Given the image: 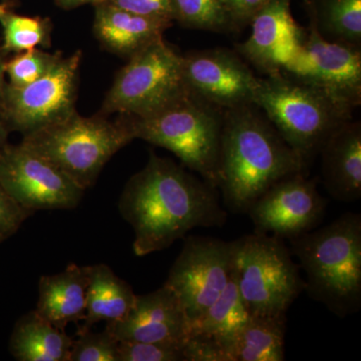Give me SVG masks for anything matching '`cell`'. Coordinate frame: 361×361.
<instances>
[{
    "label": "cell",
    "mask_w": 361,
    "mask_h": 361,
    "mask_svg": "<svg viewBox=\"0 0 361 361\" xmlns=\"http://www.w3.org/2000/svg\"><path fill=\"white\" fill-rule=\"evenodd\" d=\"M307 167L267 118L253 104L225 110L219 158V183L226 210L247 214L279 180Z\"/></svg>",
    "instance_id": "obj_2"
},
{
    "label": "cell",
    "mask_w": 361,
    "mask_h": 361,
    "mask_svg": "<svg viewBox=\"0 0 361 361\" xmlns=\"http://www.w3.org/2000/svg\"><path fill=\"white\" fill-rule=\"evenodd\" d=\"M305 273L304 292L339 318L361 308V215L346 212L331 223L288 240Z\"/></svg>",
    "instance_id": "obj_3"
},
{
    "label": "cell",
    "mask_w": 361,
    "mask_h": 361,
    "mask_svg": "<svg viewBox=\"0 0 361 361\" xmlns=\"http://www.w3.org/2000/svg\"><path fill=\"white\" fill-rule=\"evenodd\" d=\"M217 190L175 161L151 153L118 202L121 215L134 229L135 255L165 250L195 228L223 227L228 211Z\"/></svg>",
    "instance_id": "obj_1"
},
{
    "label": "cell",
    "mask_w": 361,
    "mask_h": 361,
    "mask_svg": "<svg viewBox=\"0 0 361 361\" xmlns=\"http://www.w3.org/2000/svg\"><path fill=\"white\" fill-rule=\"evenodd\" d=\"M1 243H2V242H1V241H0V244H1Z\"/></svg>",
    "instance_id": "obj_38"
},
{
    "label": "cell",
    "mask_w": 361,
    "mask_h": 361,
    "mask_svg": "<svg viewBox=\"0 0 361 361\" xmlns=\"http://www.w3.org/2000/svg\"><path fill=\"white\" fill-rule=\"evenodd\" d=\"M250 315V310L240 293L236 278L232 271L231 278L224 290L206 311L203 317L192 324L191 331L213 337L229 353L234 361L233 349Z\"/></svg>",
    "instance_id": "obj_22"
},
{
    "label": "cell",
    "mask_w": 361,
    "mask_h": 361,
    "mask_svg": "<svg viewBox=\"0 0 361 361\" xmlns=\"http://www.w3.org/2000/svg\"><path fill=\"white\" fill-rule=\"evenodd\" d=\"M252 104L264 111L306 166L320 153L329 135L350 121L353 111L322 90L282 73L258 78Z\"/></svg>",
    "instance_id": "obj_4"
},
{
    "label": "cell",
    "mask_w": 361,
    "mask_h": 361,
    "mask_svg": "<svg viewBox=\"0 0 361 361\" xmlns=\"http://www.w3.org/2000/svg\"><path fill=\"white\" fill-rule=\"evenodd\" d=\"M183 73L190 94L217 109L253 104L258 78L226 49L193 52L183 56Z\"/></svg>",
    "instance_id": "obj_14"
},
{
    "label": "cell",
    "mask_w": 361,
    "mask_h": 361,
    "mask_svg": "<svg viewBox=\"0 0 361 361\" xmlns=\"http://www.w3.org/2000/svg\"><path fill=\"white\" fill-rule=\"evenodd\" d=\"M0 186L16 203L32 213L77 208L85 191L23 142L7 144L2 151Z\"/></svg>",
    "instance_id": "obj_11"
},
{
    "label": "cell",
    "mask_w": 361,
    "mask_h": 361,
    "mask_svg": "<svg viewBox=\"0 0 361 361\" xmlns=\"http://www.w3.org/2000/svg\"><path fill=\"white\" fill-rule=\"evenodd\" d=\"M73 339L32 310L16 322L9 351L18 361H68Z\"/></svg>",
    "instance_id": "obj_21"
},
{
    "label": "cell",
    "mask_w": 361,
    "mask_h": 361,
    "mask_svg": "<svg viewBox=\"0 0 361 361\" xmlns=\"http://www.w3.org/2000/svg\"><path fill=\"white\" fill-rule=\"evenodd\" d=\"M184 345L118 341V361H184Z\"/></svg>",
    "instance_id": "obj_29"
},
{
    "label": "cell",
    "mask_w": 361,
    "mask_h": 361,
    "mask_svg": "<svg viewBox=\"0 0 361 361\" xmlns=\"http://www.w3.org/2000/svg\"><path fill=\"white\" fill-rule=\"evenodd\" d=\"M61 1L65 2L66 4H85V2L94 1V0H61Z\"/></svg>",
    "instance_id": "obj_36"
},
{
    "label": "cell",
    "mask_w": 361,
    "mask_h": 361,
    "mask_svg": "<svg viewBox=\"0 0 361 361\" xmlns=\"http://www.w3.org/2000/svg\"><path fill=\"white\" fill-rule=\"evenodd\" d=\"M233 26L251 23L255 14L269 0H221Z\"/></svg>",
    "instance_id": "obj_33"
},
{
    "label": "cell",
    "mask_w": 361,
    "mask_h": 361,
    "mask_svg": "<svg viewBox=\"0 0 361 361\" xmlns=\"http://www.w3.org/2000/svg\"><path fill=\"white\" fill-rule=\"evenodd\" d=\"M134 140L126 116L111 122L104 116L85 118L75 111L61 122L25 135L23 142L87 190L106 163Z\"/></svg>",
    "instance_id": "obj_5"
},
{
    "label": "cell",
    "mask_w": 361,
    "mask_h": 361,
    "mask_svg": "<svg viewBox=\"0 0 361 361\" xmlns=\"http://www.w3.org/2000/svg\"><path fill=\"white\" fill-rule=\"evenodd\" d=\"M8 130L6 129V126L0 122V155L2 151L6 148L7 142V137H8Z\"/></svg>",
    "instance_id": "obj_35"
},
{
    "label": "cell",
    "mask_w": 361,
    "mask_h": 361,
    "mask_svg": "<svg viewBox=\"0 0 361 361\" xmlns=\"http://www.w3.org/2000/svg\"><path fill=\"white\" fill-rule=\"evenodd\" d=\"M82 51L61 58L44 77L23 87L6 84L0 122L8 132L33 134L75 111Z\"/></svg>",
    "instance_id": "obj_9"
},
{
    "label": "cell",
    "mask_w": 361,
    "mask_h": 361,
    "mask_svg": "<svg viewBox=\"0 0 361 361\" xmlns=\"http://www.w3.org/2000/svg\"><path fill=\"white\" fill-rule=\"evenodd\" d=\"M314 23L323 37L357 47L361 40V0H324Z\"/></svg>",
    "instance_id": "obj_24"
},
{
    "label": "cell",
    "mask_w": 361,
    "mask_h": 361,
    "mask_svg": "<svg viewBox=\"0 0 361 361\" xmlns=\"http://www.w3.org/2000/svg\"><path fill=\"white\" fill-rule=\"evenodd\" d=\"M106 2L137 16L170 21L176 20L174 0H106Z\"/></svg>",
    "instance_id": "obj_31"
},
{
    "label": "cell",
    "mask_w": 361,
    "mask_h": 361,
    "mask_svg": "<svg viewBox=\"0 0 361 361\" xmlns=\"http://www.w3.org/2000/svg\"><path fill=\"white\" fill-rule=\"evenodd\" d=\"M104 329L118 341L185 345L191 323L179 297L164 284L151 293L135 296L129 314L120 322L106 323Z\"/></svg>",
    "instance_id": "obj_15"
},
{
    "label": "cell",
    "mask_w": 361,
    "mask_h": 361,
    "mask_svg": "<svg viewBox=\"0 0 361 361\" xmlns=\"http://www.w3.org/2000/svg\"><path fill=\"white\" fill-rule=\"evenodd\" d=\"M68 361H118V341L106 329L104 331H78Z\"/></svg>",
    "instance_id": "obj_28"
},
{
    "label": "cell",
    "mask_w": 361,
    "mask_h": 361,
    "mask_svg": "<svg viewBox=\"0 0 361 361\" xmlns=\"http://www.w3.org/2000/svg\"><path fill=\"white\" fill-rule=\"evenodd\" d=\"M90 275V266L70 264L63 272L40 277L37 312L61 331L70 323L82 322Z\"/></svg>",
    "instance_id": "obj_18"
},
{
    "label": "cell",
    "mask_w": 361,
    "mask_h": 361,
    "mask_svg": "<svg viewBox=\"0 0 361 361\" xmlns=\"http://www.w3.org/2000/svg\"><path fill=\"white\" fill-rule=\"evenodd\" d=\"M286 314H251L240 332L234 361L285 360Z\"/></svg>",
    "instance_id": "obj_23"
},
{
    "label": "cell",
    "mask_w": 361,
    "mask_h": 361,
    "mask_svg": "<svg viewBox=\"0 0 361 361\" xmlns=\"http://www.w3.org/2000/svg\"><path fill=\"white\" fill-rule=\"evenodd\" d=\"M8 11V6L7 4H0V16Z\"/></svg>",
    "instance_id": "obj_37"
},
{
    "label": "cell",
    "mask_w": 361,
    "mask_h": 361,
    "mask_svg": "<svg viewBox=\"0 0 361 361\" xmlns=\"http://www.w3.org/2000/svg\"><path fill=\"white\" fill-rule=\"evenodd\" d=\"M337 104L353 111L361 103V52L356 45L332 42L318 30L314 20L304 33L300 63L293 75Z\"/></svg>",
    "instance_id": "obj_13"
},
{
    "label": "cell",
    "mask_w": 361,
    "mask_h": 361,
    "mask_svg": "<svg viewBox=\"0 0 361 361\" xmlns=\"http://www.w3.org/2000/svg\"><path fill=\"white\" fill-rule=\"evenodd\" d=\"M323 186L331 198L353 203L361 198V126L344 123L323 145Z\"/></svg>",
    "instance_id": "obj_17"
},
{
    "label": "cell",
    "mask_w": 361,
    "mask_h": 361,
    "mask_svg": "<svg viewBox=\"0 0 361 361\" xmlns=\"http://www.w3.org/2000/svg\"><path fill=\"white\" fill-rule=\"evenodd\" d=\"M128 118L135 139L172 152L218 189L223 116L217 108L190 97L155 116Z\"/></svg>",
    "instance_id": "obj_6"
},
{
    "label": "cell",
    "mask_w": 361,
    "mask_h": 361,
    "mask_svg": "<svg viewBox=\"0 0 361 361\" xmlns=\"http://www.w3.org/2000/svg\"><path fill=\"white\" fill-rule=\"evenodd\" d=\"M32 214L16 203L0 186V241L13 236Z\"/></svg>",
    "instance_id": "obj_32"
},
{
    "label": "cell",
    "mask_w": 361,
    "mask_h": 361,
    "mask_svg": "<svg viewBox=\"0 0 361 361\" xmlns=\"http://www.w3.org/2000/svg\"><path fill=\"white\" fill-rule=\"evenodd\" d=\"M4 51H2L1 47H0V116H1L2 102H4V89H6V82H4V63L6 61L4 59Z\"/></svg>",
    "instance_id": "obj_34"
},
{
    "label": "cell",
    "mask_w": 361,
    "mask_h": 361,
    "mask_svg": "<svg viewBox=\"0 0 361 361\" xmlns=\"http://www.w3.org/2000/svg\"><path fill=\"white\" fill-rule=\"evenodd\" d=\"M176 20L195 30L225 32L233 25L221 0H174Z\"/></svg>",
    "instance_id": "obj_26"
},
{
    "label": "cell",
    "mask_w": 361,
    "mask_h": 361,
    "mask_svg": "<svg viewBox=\"0 0 361 361\" xmlns=\"http://www.w3.org/2000/svg\"><path fill=\"white\" fill-rule=\"evenodd\" d=\"M190 97L183 73V56L161 39L130 56L118 71L103 111L145 118Z\"/></svg>",
    "instance_id": "obj_8"
},
{
    "label": "cell",
    "mask_w": 361,
    "mask_h": 361,
    "mask_svg": "<svg viewBox=\"0 0 361 361\" xmlns=\"http://www.w3.org/2000/svg\"><path fill=\"white\" fill-rule=\"evenodd\" d=\"M290 0H269L251 20L250 37L238 45L240 54L268 75H277L290 58L304 32L290 13Z\"/></svg>",
    "instance_id": "obj_16"
},
{
    "label": "cell",
    "mask_w": 361,
    "mask_h": 361,
    "mask_svg": "<svg viewBox=\"0 0 361 361\" xmlns=\"http://www.w3.org/2000/svg\"><path fill=\"white\" fill-rule=\"evenodd\" d=\"M233 272L251 314H286L305 289L290 249L272 235L234 240Z\"/></svg>",
    "instance_id": "obj_7"
},
{
    "label": "cell",
    "mask_w": 361,
    "mask_h": 361,
    "mask_svg": "<svg viewBox=\"0 0 361 361\" xmlns=\"http://www.w3.org/2000/svg\"><path fill=\"white\" fill-rule=\"evenodd\" d=\"M183 353L184 361H233L219 342L199 332H190Z\"/></svg>",
    "instance_id": "obj_30"
},
{
    "label": "cell",
    "mask_w": 361,
    "mask_h": 361,
    "mask_svg": "<svg viewBox=\"0 0 361 361\" xmlns=\"http://www.w3.org/2000/svg\"><path fill=\"white\" fill-rule=\"evenodd\" d=\"M135 296L132 286L116 276L108 265L90 266L85 315L78 331L92 329L99 322L123 319L134 306Z\"/></svg>",
    "instance_id": "obj_20"
},
{
    "label": "cell",
    "mask_w": 361,
    "mask_h": 361,
    "mask_svg": "<svg viewBox=\"0 0 361 361\" xmlns=\"http://www.w3.org/2000/svg\"><path fill=\"white\" fill-rule=\"evenodd\" d=\"M233 261L234 241L203 236L185 239L164 284L179 297L191 326L203 317L227 286Z\"/></svg>",
    "instance_id": "obj_10"
},
{
    "label": "cell",
    "mask_w": 361,
    "mask_h": 361,
    "mask_svg": "<svg viewBox=\"0 0 361 361\" xmlns=\"http://www.w3.org/2000/svg\"><path fill=\"white\" fill-rule=\"evenodd\" d=\"M61 58V52L51 54L42 49L16 54L4 63V71L9 78L8 84L13 87L32 84L49 73Z\"/></svg>",
    "instance_id": "obj_27"
},
{
    "label": "cell",
    "mask_w": 361,
    "mask_h": 361,
    "mask_svg": "<svg viewBox=\"0 0 361 361\" xmlns=\"http://www.w3.org/2000/svg\"><path fill=\"white\" fill-rule=\"evenodd\" d=\"M172 21L147 18L104 4L97 8L94 35L99 42L118 56H134L144 47L163 39Z\"/></svg>",
    "instance_id": "obj_19"
},
{
    "label": "cell",
    "mask_w": 361,
    "mask_h": 361,
    "mask_svg": "<svg viewBox=\"0 0 361 361\" xmlns=\"http://www.w3.org/2000/svg\"><path fill=\"white\" fill-rule=\"evenodd\" d=\"M4 33L1 49L4 54L32 51L51 45V25L39 18L18 16L6 11L0 16Z\"/></svg>",
    "instance_id": "obj_25"
},
{
    "label": "cell",
    "mask_w": 361,
    "mask_h": 361,
    "mask_svg": "<svg viewBox=\"0 0 361 361\" xmlns=\"http://www.w3.org/2000/svg\"><path fill=\"white\" fill-rule=\"evenodd\" d=\"M327 201L317 180L298 173L279 180L258 199L247 215L256 234L290 240L316 229L326 215Z\"/></svg>",
    "instance_id": "obj_12"
}]
</instances>
